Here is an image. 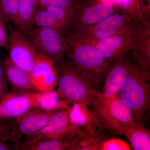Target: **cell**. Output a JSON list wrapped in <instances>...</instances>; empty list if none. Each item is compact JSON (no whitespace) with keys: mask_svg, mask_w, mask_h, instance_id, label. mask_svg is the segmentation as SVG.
Here are the masks:
<instances>
[{"mask_svg":"<svg viewBox=\"0 0 150 150\" xmlns=\"http://www.w3.org/2000/svg\"><path fill=\"white\" fill-rule=\"evenodd\" d=\"M150 68L130 57L127 75L119 91L121 99L129 107L135 121H141L150 108Z\"/></svg>","mask_w":150,"mask_h":150,"instance_id":"cell-1","label":"cell"},{"mask_svg":"<svg viewBox=\"0 0 150 150\" xmlns=\"http://www.w3.org/2000/svg\"><path fill=\"white\" fill-rule=\"evenodd\" d=\"M89 105L102 130L124 136L135 121L131 110L119 96H108L96 89Z\"/></svg>","mask_w":150,"mask_h":150,"instance_id":"cell-2","label":"cell"},{"mask_svg":"<svg viewBox=\"0 0 150 150\" xmlns=\"http://www.w3.org/2000/svg\"><path fill=\"white\" fill-rule=\"evenodd\" d=\"M67 39L69 61L96 87L99 85L111 69V63L95 47L85 41Z\"/></svg>","mask_w":150,"mask_h":150,"instance_id":"cell-3","label":"cell"},{"mask_svg":"<svg viewBox=\"0 0 150 150\" xmlns=\"http://www.w3.org/2000/svg\"><path fill=\"white\" fill-rule=\"evenodd\" d=\"M59 74L58 92L69 103L89 105L96 86L91 81L69 61L65 59L55 63Z\"/></svg>","mask_w":150,"mask_h":150,"instance_id":"cell-4","label":"cell"},{"mask_svg":"<svg viewBox=\"0 0 150 150\" xmlns=\"http://www.w3.org/2000/svg\"><path fill=\"white\" fill-rule=\"evenodd\" d=\"M139 26L133 23L129 29L109 38L95 40H83L95 47L112 64L129 52L137 50Z\"/></svg>","mask_w":150,"mask_h":150,"instance_id":"cell-5","label":"cell"},{"mask_svg":"<svg viewBox=\"0 0 150 150\" xmlns=\"http://www.w3.org/2000/svg\"><path fill=\"white\" fill-rule=\"evenodd\" d=\"M132 24L122 15L115 13L96 24L75 25L65 37L83 40H101L127 30Z\"/></svg>","mask_w":150,"mask_h":150,"instance_id":"cell-6","label":"cell"},{"mask_svg":"<svg viewBox=\"0 0 150 150\" xmlns=\"http://www.w3.org/2000/svg\"><path fill=\"white\" fill-rule=\"evenodd\" d=\"M25 34L39 53L48 56L55 63L65 59L69 45L66 37L60 32L48 27H32Z\"/></svg>","mask_w":150,"mask_h":150,"instance_id":"cell-7","label":"cell"},{"mask_svg":"<svg viewBox=\"0 0 150 150\" xmlns=\"http://www.w3.org/2000/svg\"><path fill=\"white\" fill-rule=\"evenodd\" d=\"M77 13L54 6L40 7L34 16L32 27H48L66 36L79 19Z\"/></svg>","mask_w":150,"mask_h":150,"instance_id":"cell-8","label":"cell"},{"mask_svg":"<svg viewBox=\"0 0 150 150\" xmlns=\"http://www.w3.org/2000/svg\"><path fill=\"white\" fill-rule=\"evenodd\" d=\"M8 51L11 62L28 74L39 53L26 34L17 28L10 33Z\"/></svg>","mask_w":150,"mask_h":150,"instance_id":"cell-9","label":"cell"},{"mask_svg":"<svg viewBox=\"0 0 150 150\" xmlns=\"http://www.w3.org/2000/svg\"><path fill=\"white\" fill-rule=\"evenodd\" d=\"M41 92L18 91L6 94L0 101V118H16L37 107Z\"/></svg>","mask_w":150,"mask_h":150,"instance_id":"cell-10","label":"cell"},{"mask_svg":"<svg viewBox=\"0 0 150 150\" xmlns=\"http://www.w3.org/2000/svg\"><path fill=\"white\" fill-rule=\"evenodd\" d=\"M82 130L71 122L68 110L59 109L54 111L43 128L37 133L28 136L27 139H59L77 135Z\"/></svg>","mask_w":150,"mask_h":150,"instance_id":"cell-11","label":"cell"},{"mask_svg":"<svg viewBox=\"0 0 150 150\" xmlns=\"http://www.w3.org/2000/svg\"><path fill=\"white\" fill-rule=\"evenodd\" d=\"M28 75L38 91H51L58 86L59 74L56 64L53 59L42 53L38 54Z\"/></svg>","mask_w":150,"mask_h":150,"instance_id":"cell-12","label":"cell"},{"mask_svg":"<svg viewBox=\"0 0 150 150\" xmlns=\"http://www.w3.org/2000/svg\"><path fill=\"white\" fill-rule=\"evenodd\" d=\"M55 110L34 108L16 118L12 131L17 140L21 134L28 137L41 130L46 125Z\"/></svg>","mask_w":150,"mask_h":150,"instance_id":"cell-13","label":"cell"},{"mask_svg":"<svg viewBox=\"0 0 150 150\" xmlns=\"http://www.w3.org/2000/svg\"><path fill=\"white\" fill-rule=\"evenodd\" d=\"M130 62V57L126 54L115 62L105 77L103 93L111 97L119 96L120 87L127 75Z\"/></svg>","mask_w":150,"mask_h":150,"instance_id":"cell-14","label":"cell"},{"mask_svg":"<svg viewBox=\"0 0 150 150\" xmlns=\"http://www.w3.org/2000/svg\"><path fill=\"white\" fill-rule=\"evenodd\" d=\"M116 10L114 6L101 1L89 4L81 13L77 22L75 25L96 24L114 14Z\"/></svg>","mask_w":150,"mask_h":150,"instance_id":"cell-15","label":"cell"},{"mask_svg":"<svg viewBox=\"0 0 150 150\" xmlns=\"http://www.w3.org/2000/svg\"><path fill=\"white\" fill-rule=\"evenodd\" d=\"M3 66L4 75L15 90L38 91L31 83L28 74L14 64L8 58H7L4 61Z\"/></svg>","mask_w":150,"mask_h":150,"instance_id":"cell-16","label":"cell"},{"mask_svg":"<svg viewBox=\"0 0 150 150\" xmlns=\"http://www.w3.org/2000/svg\"><path fill=\"white\" fill-rule=\"evenodd\" d=\"M77 135L56 139L26 141L16 145L17 150H69Z\"/></svg>","mask_w":150,"mask_h":150,"instance_id":"cell-17","label":"cell"},{"mask_svg":"<svg viewBox=\"0 0 150 150\" xmlns=\"http://www.w3.org/2000/svg\"><path fill=\"white\" fill-rule=\"evenodd\" d=\"M70 120L78 127L90 130L102 131L101 126L92 110L85 105L74 103L68 110Z\"/></svg>","mask_w":150,"mask_h":150,"instance_id":"cell-18","label":"cell"},{"mask_svg":"<svg viewBox=\"0 0 150 150\" xmlns=\"http://www.w3.org/2000/svg\"><path fill=\"white\" fill-rule=\"evenodd\" d=\"M103 2L118 6L126 20L132 23L148 24L149 19L143 13L139 0H100Z\"/></svg>","mask_w":150,"mask_h":150,"instance_id":"cell-19","label":"cell"},{"mask_svg":"<svg viewBox=\"0 0 150 150\" xmlns=\"http://www.w3.org/2000/svg\"><path fill=\"white\" fill-rule=\"evenodd\" d=\"M124 136L135 150H150V131L141 121H134L127 128Z\"/></svg>","mask_w":150,"mask_h":150,"instance_id":"cell-20","label":"cell"},{"mask_svg":"<svg viewBox=\"0 0 150 150\" xmlns=\"http://www.w3.org/2000/svg\"><path fill=\"white\" fill-rule=\"evenodd\" d=\"M103 140L101 131L83 129L75 137L69 150H100Z\"/></svg>","mask_w":150,"mask_h":150,"instance_id":"cell-21","label":"cell"},{"mask_svg":"<svg viewBox=\"0 0 150 150\" xmlns=\"http://www.w3.org/2000/svg\"><path fill=\"white\" fill-rule=\"evenodd\" d=\"M40 7L39 0H19L18 23L16 28L26 33L32 27L33 18Z\"/></svg>","mask_w":150,"mask_h":150,"instance_id":"cell-22","label":"cell"},{"mask_svg":"<svg viewBox=\"0 0 150 150\" xmlns=\"http://www.w3.org/2000/svg\"><path fill=\"white\" fill-rule=\"evenodd\" d=\"M37 108L47 110H54L65 109L69 110V103L63 99L58 91L53 90L41 92Z\"/></svg>","mask_w":150,"mask_h":150,"instance_id":"cell-23","label":"cell"},{"mask_svg":"<svg viewBox=\"0 0 150 150\" xmlns=\"http://www.w3.org/2000/svg\"><path fill=\"white\" fill-rule=\"evenodd\" d=\"M40 7L54 6L69 10L79 15L89 3L82 2L79 0H39Z\"/></svg>","mask_w":150,"mask_h":150,"instance_id":"cell-24","label":"cell"},{"mask_svg":"<svg viewBox=\"0 0 150 150\" xmlns=\"http://www.w3.org/2000/svg\"><path fill=\"white\" fill-rule=\"evenodd\" d=\"M19 0H0V16L17 27L18 23Z\"/></svg>","mask_w":150,"mask_h":150,"instance_id":"cell-25","label":"cell"},{"mask_svg":"<svg viewBox=\"0 0 150 150\" xmlns=\"http://www.w3.org/2000/svg\"><path fill=\"white\" fill-rule=\"evenodd\" d=\"M131 148L129 144L118 139L103 140L101 143L100 150H130Z\"/></svg>","mask_w":150,"mask_h":150,"instance_id":"cell-26","label":"cell"},{"mask_svg":"<svg viewBox=\"0 0 150 150\" xmlns=\"http://www.w3.org/2000/svg\"><path fill=\"white\" fill-rule=\"evenodd\" d=\"M9 34L8 31L6 21L0 16V47L8 50Z\"/></svg>","mask_w":150,"mask_h":150,"instance_id":"cell-27","label":"cell"},{"mask_svg":"<svg viewBox=\"0 0 150 150\" xmlns=\"http://www.w3.org/2000/svg\"><path fill=\"white\" fill-rule=\"evenodd\" d=\"M6 140L16 142L12 130L5 125H0V141Z\"/></svg>","mask_w":150,"mask_h":150,"instance_id":"cell-28","label":"cell"},{"mask_svg":"<svg viewBox=\"0 0 150 150\" xmlns=\"http://www.w3.org/2000/svg\"><path fill=\"white\" fill-rule=\"evenodd\" d=\"M143 13L148 19L150 14V0H139Z\"/></svg>","mask_w":150,"mask_h":150,"instance_id":"cell-29","label":"cell"},{"mask_svg":"<svg viewBox=\"0 0 150 150\" xmlns=\"http://www.w3.org/2000/svg\"><path fill=\"white\" fill-rule=\"evenodd\" d=\"M12 149L9 145L7 144L3 141H0V150H8Z\"/></svg>","mask_w":150,"mask_h":150,"instance_id":"cell-30","label":"cell"},{"mask_svg":"<svg viewBox=\"0 0 150 150\" xmlns=\"http://www.w3.org/2000/svg\"><path fill=\"white\" fill-rule=\"evenodd\" d=\"M4 68L3 66L0 64V85L2 86V84L4 83Z\"/></svg>","mask_w":150,"mask_h":150,"instance_id":"cell-31","label":"cell"},{"mask_svg":"<svg viewBox=\"0 0 150 150\" xmlns=\"http://www.w3.org/2000/svg\"><path fill=\"white\" fill-rule=\"evenodd\" d=\"M1 86L0 85V92L1 91Z\"/></svg>","mask_w":150,"mask_h":150,"instance_id":"cell-32","label":"cell"}]
</instances>
